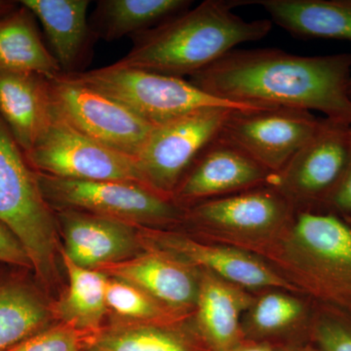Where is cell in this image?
<instances>
[{"label": "cell", "instance_id": "1", "mask_svg": "<svg viewBox=\"0 0 351 351\" xmlns=\"http://www.w3.org/2000/svg\"><path fill=\"white\" fill-rule=\"evenodd\" d=\"M351 55L299 56L276 48L234 49L191 76L203 91L251 108H289L351 126Z\"/></svg>", "mask_w": 351, "mask_h": 351}, {"label": "cell", "instance_id": "2", "mask_svg": "<svg viewBox=\"0 0 351 351\" xmlns=\"http://www.w3.org/2000/svg\"><path fill=\"white\" fill-rule=\"evenodd\" d=\"M235 0H206L133 36L134 45L114 63L160 75L193 76L234 50L261 40L272 29L270 20H244L233 12Z\"/></svg>", "mask_w": 351, "mask_h": 351}, {"label": "cell", "instance_id": "3", "mask_svg": "<svg viewBox=\"0 0 351 351\" xmlns=\"http://www.w3.org/2000/svg\"><path fill=\"white\" fill-rule=\"evenodd\" d=\"M0 223L17 237L31 258L39 286L56 290L61 249L54 211L39 188L36 172L0 117Z\"/></svg>", "mask_w": 351, "mask_h": 351}, {"label": "cell", "instance_id": "4", "mask_svg": "<svg viewBox=\"0 0 351 351\" xmlns=\"http://www.w3.org/2000/svg\"><path fill=\"white\" fill-rule=\"evenodd\" d=\"M64 75L119 101L154 126L205 108H263L245 107L221 100L182 77L143 69L120 68L114 64Z\"/></svg>", "mask_w": 351, "mask_h": 351}, {"label": "cell", "instance_id": "5", "mask_svg": "<svg viewBox=\"0 0 351 351\" xmlns=\"http://www.w3.org/2000/svg\"><path fill=\"white\" fill-rule=\"evenodd\" d=\"M52 210L71 209L154 228L180 223L186 209L151 189L130 182L80 181L36 172Z\"/></svg>", "mask_w": 351, "mask_h": 351}, {"label": "cell", "instance_id": "6", "mask_svg": "<svg viewBox=\"0 0 351 351\" xmlns=\"http://www.w3.org/2000/svg\"><path fill=\"white\" fill-rule=\"evenodd\" d=\"M25 156L32 169L41 174L80 181L130 182L147 186L136 158L84 135L55 108L49 125Z\"/></svg>", "mask_w": 351, "mask_h": 351}, {"label": "cell", "instance_id": "7", "mask_svg": "<svg viewBox=\"0 0 351 351\" xmlns=\"http://www.w3.org/2000/svg\"><path fill=\"white\" fill-rule=\"evenodd\" d=\"M230 112L205 108L154 126L136 157L145 186L172 199L195 159L218 137Z\"/></svg>", "mask_w": 351, "mask_h": 351}, {"label": "cell", "instance_id": "8", "mask_svg": "<svg viewBox=\"0 0 351 351\" xmlns=\"http://www.w3.org/2000/svg\"><path fill=\"white\" fill-rule=\"evenodd\" d=\"M53 106L88 137L127 156H138L154 128L119 101L61 75L49 80Z\"/></svg>", "mask_w": 351, "mask_h": 351}, {"label": "cell", "instance_id": "9", "mask_svg": "<svg viewBox=\"0 0 351 351\" xmlns=\"http://www.w3.org/2000/svg\"><path fill=\"white\" fill-rule=\"evenodd\" d=\"M322 120L313 112L298 108L233 110L219 136L276 175L313 137Z\"/></svg>", "mask_w": 351, "mask_h": 351}, {"label": "cell", "instance_id": "10", "mask_svg": "<svg viewBox=\"0 0 351 351\" xmlns=\"http://www.w3.org/2000/svg\"><path fill=\"white\" fill-rule=\"evenodd\" d=\"M350 126L323 117L320 128L295 156L274 175L269 186L276 189L291 206L322 205L345 174L350 152Z\"/></svg>", "mask_w": 351, "mask_h": 351}, {"label": "cell", "instance_id": "11", "mask_svg": "<svg viewBox=\"0 0 351 351\" xmlns=\"http://www.w3.org/2000/svg\"><path fill=\"white\" fill-rule=\"evenodd\" d=\"M274 175L218 136L201 152L176 189L180 207L269 186Z\"/></svg>", "mask_w": 351, "mask_h": 351}, {"label": "cell", "instance_id": "12", "mask_svg": "<svg viewBox=\"0 0 351 351\" xmlns=\"http://www.w3.org/2000/svg\"><path fill=\"white\" fill-rule=\"evenodd\" d=\"M294 208L271 186L204 201L186 209L184 219L216 232L258 237L292 223Z\"/></svg>", "mask_w": 351, "mask_h": 351}, {"label": "cell", "instance_id": "13", "mask_svg": "<svg viewBox=\"0 0 351 351\" xmlns=\"http://www.w3.org/2000/svg\"><path fill=\"white\" fill-rule=\"evenodd\" d=\"M291 237L328 292L351 302V225L331 212L302 211Z\"/></svg>", "mask_w": 351, "mask_h": 351}, {"label": "cell", "instance_id": "14", "mask_svg": "<svg viewBox=\"0 0 351 351\" xmlns=\"http://www.w3.org/2000/svg\"><path fill=\"white\" fill-rule=\"evenodd\" d=\"M63 233L64 253L88 269L119 263L138 255L142 242L138 226L71 209L53 210Z\"/></svg>", "mask_w": 351, "mask_h": 351}, {"label": "cell", "instance_id": "15", "mask_svg": "<svg viewBox=\"0 0 351 351\" xmlns=\"http://www.w3.org/2000/svg\"><path fill=\"white\" fill-rule=\"evenodd\" d=\"M143 245L163 252L180 262L191 263L232 285L248 288L292 289L269 267L250 255L223 247L209 246L177 233L138 226Z\"/></svg>", "mask_w": 351, "mask_h": 351}, {"label": "cell", "instance_id": "16", "mask_svg": "<svg viewBox=\"0 0 351 351\" xmlns=\"http://www.w3.org/2000/svg\"><path fill=\"white\" fill-rule=\"evenodd\" d=\"M95 270L133 284L167 306L186 308L197 302L199 284L188 265L156 249Z\"/></svg>", "mask_w": 351, "mask_h": 351}, {"label": "cell", "instance_id": "17", "mask_svg": "<svg viewBox=\"0 0 351 351\" xmlns=\"http://www.w3.org/2000/svg\"><path fill=\"white\" fill-rule=\"evenodd\" d=\"M53 112L49 78L0 71V117L25 154L43 135Z\"/></svg>", "mask_w": 351, "mask_h": 351}, {"label": "cell", "instance_id": "18", "mask_svg": "<svg viewBox=\"0 0 351 351\" xmlns=\"http://www.w3.org/2000/svg\"><path fill=\"white\" fill-rule=\"evenodd\" d=\"M43 25L62 75L82 73L93 36L87 20V0H23Z\"/></svg>", "mask_w": 351, "mask_h": 351}, {"label": "cell", "instance_id": "19", "mask_svg": "<svg viewBox=\"0 0 351 351\" xmlns=\"http://www.w3.org/2000/svg\"><path fill=\"white\" fill-rule=\"evenodd\" d=\"M31 270L0 267V351L48 328L52 309L27 276Z\"/></svg>", "mask_w": 351, "mask_h": 351}, {"label": "cell", "instance_id": "20", "mask_svg": "<svg viewBox=\"0 0 351 351\" xmlns=\"http://www.w3.org/2000/svg\"><path fill=\"white\" fill-rule=\"evenodd\" d=\"M248 4L262 7L295 38L351 41V0H237Z\"/></svg>", "mask_w": 351, "mask_h": 351}, {"label": "cell", "instance_id": "21", "mask_svg": "<svg viewBox=\"0 0 351 351\" xmlns=\"http://www.w3.org/2000/svg\"><path fill=\"white\" fill-rule=\"evenodd\" d=\"M0 71L38 73L49 80L62 75L44 44L36 16L20 1L11 12L0 16Z\"/></svg>", "mask_w": 351, "mask_h": 351}, {"label": "cell", "instance_id": "22", "mask_svg": "<svg viewBox=\"0 0 351 351\" xmlns=\"http://www.w3.org/2000/svg\"><path fill=\"white\" fill-rule=\"evenodd\" d=\"M247 298L214 274H206L199 284L198 324L208 351H223L243 343L239 317Z\"/></svg>", "mask_w": 351, "mask_h": 351}, {"label": "cell", "instance_id": "23", "mask_svg": "<svg viewBox=\"0 0 351 351\" xmlns=\"http://www.w3.org/2000/svg\"><path fill=\"white\" fill-rule=\"evenodd\" d=\"M189 0H101L89 25L94 38L113 41L137 36L186 10Z\"/></svg>", "mask_w": 351, "mask_h": 351}, {"label": "cell", "instance_id": "24", "mask_svg": "<svg viewBox=\"0 0 351 351\" xmlns=\"http://www.w3.org/2000/svg\"><path fill=\"white\" fill-rule=\"evenodd\" d=\"M61 258L69 276V288L52 313L61 322L82 331L101 329V321L108 311L106 287L108 276L98 270L75 265L61 249Z\"/></svg>", "mask_w": 351, "mask_h": 351}, {"label": "cell", "instance_id": "25", "mask_svg": "<svg viewBox=\"0 0 351 351\" xmlns=\"http://www.w3.org/2000/svg\"><path fill=\"white\" fill-rule=\"evenodd\" d=\"M87 351H205L178 335L149 324L99 330Z\"/></svg>", "mask_w": 351, "mask_h": 351}, {"label": "cell", "instance_id": "26", "mask_svg": "<svg viewBox=\"0 0 351 351\" xmlns=\"http://www.w3.org/2000/svg\"><path fill=\"white\" fill-rule=\"evenodd\" d=\"M106 300L108 309L141 324L157 323L165 316L160 302L142 289L120 279L108 277Z\"/></svg>", "mask_w": 351, "mask_h": 351}, {"label": "cell", "instance_id": "27", "mask_svg": "<svg viewBox=\"0 0 351 351\" xmlns=\"http://www.w3.org/2000/svg\"><path fill=\"white\" fill-rule=\"evenodd\" d=\"M302 304L290 295L271 293L258 300L252 311L254 336L269 337L289 329L302 314Z\"/></svg>", "mask_w": 351, "mask_h": 351}, {"label": "cell", "instance_id": "28", "mask_svg": "<svg viewBox=\"0 0 351 351\" xmlns=\"http://www.w3.org/2000/svg\"><path fill=\"white\" fill-rule=\"evenodd\" d=\"M97 332L82 331L61 322L57 326L46 328L6 351H87Z\"/></svg>", "mask_w": 351, "mask_h": 351}, {"label": "cell", "instance_id": "29", "mask_svg": "<svg viewBox=\"0 0 351 351\" xmlns=\"http://www.w3.org/2000/svg\"><path fill=\"white\" fill-rule=\"evenodd\" d=\"M313 337L322 351H351V327L341 321H319L314 329Z\"/></svg>", "mask_w": 351, "mask_h": 351}, {"label": "cell", "instance_id": "30", "mask_svg": "<svg viewBox=\"0 0 351 351\" xmlns=\"http://www.w3.org/2000/svg\"><path fill=\"white\" fill-rule=\"evenodd\" d=\"M0 263L32 271L31 258L25 247L17 237L2 223H0Z\"/></svg>", "mask_w": 351, "mask_h": 351}, {"label": "cell", "instance_id": "31", "mask_svg": "<svg viewBox=\"0 0 351 351\" xmlns=\"http://www.w3.org/2000/svg\"><path fill=\"white\" fill-rule=\"evenodd\" d=\"M348 134H350V152H348V165H346L345 174L324 205V207L330 209L331 213L343 215L345 218L351 217V126L348 129Z\"/></svg>", "mask_w": 351, "mask_h": 351}, {"label": "cell", "instance_id": "32", "mask_svg": "<svg viewBox=\"0 0 351 351\" xmlns=\"http://www.w3.org/2000/svg\"><path fill=\"white\" fill-rule=\"evenodd\" d=\"M223 351H286V348H278L263 341H243L239 345Z\"/></svg>", "mask_w": 351, "mask_h": 351}, {"label": "cell", "instance_id": "33", "mask_svg": "<svg viewBox=\"0 0 351 351\" xmlns=\"http://www.w3.org/2000/svg\"><path fill=\"white\" fill-rule=\"evenodd\" d=\"M19 5V1H11V0H0V16L11 12Z\"/></svg>", "mask_w": 351, "mask_h": 351}, {"label": "cell", "instance_id": "34", "mask_svg": "<svg viewBox=\"0 0 351 351\" xmlns=\"http://www.w3.org/2000/svg\"><path fill=\"white\" fill-rule=\"evenodd\" d=\"M286 351H322L320 350H313L308 348H286Z\"/></svg>", "mask_w": 351, "mask_h": 351}, {"label": "cell", "instance_id": "35", "mask_svg": "<svg viewBox=\"0 0 351 351\" xmlns=\"http://www.w3.org/2000/svg\"><path fill=\"white\" fill-rule=\"evenodd\" d=\"M346 221H348V223H350V225H351V217H346Z\"/></svg>", "mask_w": 351, "mask_h": 351}, {"label": "cell", "instance_id": "36", "mask_svg": "<svg viewBox=\"0 0 351 351\" xmlns=\"http://www.w3.org/2000/svg\"><path fill=\"white\" fill-rule=\"evenodd\" d=\"M348 94H350V97L351 99V80H350V86H348Z\"/></svg>", "mask_w": 351, "mask_h": 351}]
</instances>
